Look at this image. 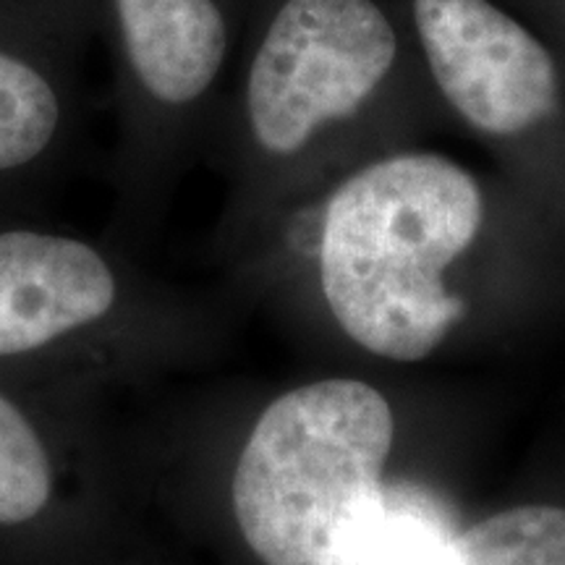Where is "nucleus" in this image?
Wrapping results in <instances>:
<instances>
[{
    "instance_id": "obj_10",
    "label": "nucleus",
    "mask_w": 565,
    "mask_h": 565,
    "mask_svg": "<svg viewBox=\"0 0 565 565\" xmlns=\"http://www.w3.org/2000/svg\"><path fill=\"white\" fill-rule=\"evenodd\" d=\"M55 494V463L38 424L0 391V526L30 524Z\"/></svg>"
},
{
    "instance_id": "obj_8",
    "label": "nucleus",
    "mask_w": 565,
    "mask_h": 565,
    "mask_svg": "<svg viewBox=\"0 0 565 565\" xmlns=\"http://www.w3.org/2000/svg\"><path fill=\"white\" fill-rule=\"evenodd\" d=\"M448 513L424 490L385 487L353 565H443L456 540Z\"/></svg>"
},
{
    "instance_id": "obj_5",
    "label": "nucleus",
    "mask_w": 565,
    "mask_h": 565,
    "mask_svg": "<svg viewBox=\"0 0 565 565\" xmlns=\"http://www.w3.org/2000/svg\"><path fill=\"white\" fill-rule=\"evenodd\" d=\"M95 0H0V186L53 166L76 108Z\"/></svg>"
},
{
    "instance_id": "obj_9",
    "label": "nucleus",
    "mask_w": 565,
    "mask_h": 565,
    "mask_svg": "<svg viewBox=\"0 0 565 565\" xmlns=\"http://www.w3.org/2000/svg\"><path fill=\"white\" fill-rule=\"evenodd\" d=\"M443 565H565V508L524 505L456 534Z\"/></svg>"
},
{
    "instance_id": "obj_3",
    "label": "nucleus",
    "mask_w": 565,
    "mask_h": 565,
    "mask_svg": "<svg viewBox=\"0 0 565 565\" xmlns=\"http://www.w3.org/2000/svg\"><path fill=\"white\" fill-rule=\"evenodd\" d=\"M398 40L372 0H282L244 82L252 145L291 160L362 110L393 68Z\"/></svg>"
},
{
    "instance_id": "obj_2",
    "label": "nucleus",
    "mask_w": 565,
    "mask_h": 565,
    "mask_svg": "<svg viewBox=\"0 0 565 565\" xmlns=\"http://www.w3.org/2000/svg\"><path fill=\"white\" fill-rule=\"evenodd\" d=\"M395 422L362 380H317L254 422L231 479L246 545L265 565H353L383 505Z\"/></svg>"
},
{
    "instance_id": "obj_4",
    "label": "nucleus",
    "mask_w": 565,
    "mask_h": 565,
    "mask_svg": "<svg viewBox=\"0 0 565 565\" xmlns=\"http://www.w3.org/2000/svg\"><path fill=\"white\" fill-rule=\"evenodd\" d=\"M124 108L126 183L145 200L175 141L221 79L231 47L225 0H95Z\"/></svg>"
},
{
    "instance_id": "obj_6",
    "label": "nucleus",
    "mask_w": 565,
    "mask_h": 565,
    "mask_svg": "<svg viewBox=\"0 0 565 565\" xmlns=\"http://www.w3.org/2000/svg\"><path fill=\"white\" fill-rule=\"evenodd\" d=\"M414 17L437 87L479 131L508 137L553 113V58L490 0H414Z\"/></svg>"
},
{
    "instance_id": "obj_7",
    "label": "nucleus",
    "mask_w": 565,
    "mask_h": 565,
    "mask_svg": "<svg viewBox=\"0 0 565 565\" xmlns=\"http://www.w3.org/2000/svg\"><path fill=\"white\" fill-rule=\"evenodd\" d=\"M118 291L110 259L84 238L0 228V359L30 356L103 322Z\"/></svg>"
},
{
    "instance_id": "obj_1",
    "label": "nucleus",
    "mask_w": 565,
    "mask_h": 565,
    "mask_svg": "<svg viewBox=\"0 0 565 565\" xmlns=\"http://www.w3.org/2000/svg\"><path fill=\"white\" fill-rule=\"evenodd\" d=\"M482 194L440 154H401L353 173L330 194L320 280L335 322L393 362L433 353L463 315L443 273L482 225Z\"/></svg>"
}]
</instances>
